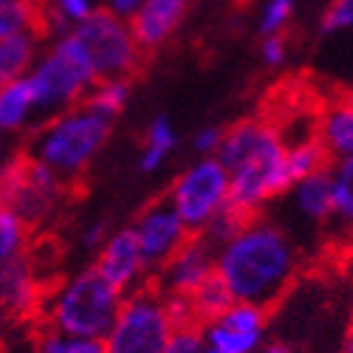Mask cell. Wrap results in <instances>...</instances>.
I'll return each mask as SVG.
<instances>
[{
    "mask_svg": "<svg viewBox=\"0 0 353 353\" xmlns=\"http://www.w3.org/2000/svg\"><path fill=\"white\" fill-rule=\"evenodd\" d=\"M269 328V308L232 300V305L201 325V336L207 347L221 353H257L266 339Z\"/></svg>",
    "mask_w": 353,
    "mask_h": 353,
    "instance_id": "cell-10",
    "label": "cell"
},
{
    "mask_svg": "<svg viewBox=\"0 0 353 353\" xmlns=\"http://www.w3.org/2000/svg\"><path fill=\"white\" fill-rule=\"evenodd\" d=\"M26 32H40L37 0H3L0 3V40Z\"/></svg>",
    "mask_w": 353,
    "mask_h": 353,
    "instance_id": "cell-25",
    "label": "cell"
},
{
    "mask_svg": "<svg viewBox=\"0 0 353 353\" xmlns=\"http://www.w3.org/2000/svg\"><path fill=\"white\" fill-rule=\"evenodd\" d=\"M328 156L325 150L319 147V141L314 136H305V139H288V147H285V170H288V179L291 184L300 181V179H308L314 172H322L328 170Z\"/></svg>",
    "mask_w": 353,
    "mask_h": 353,
    "instance_id": "cell-24",
    "label": "cell"
},
{
    "mask_svg": "<svg viewBox=\"0 0 353 353\" xmlns=\"http://www.w3.org/2000/svg\"><path fill=\"white\" fill-rule=\"evenodd\" d=\"M285 136L269 119H241L223 130L218 161L229 172V203L243 218H254L288 187Z\"/></svg>",
    "mask_w": 353,
    "mask_h": 353,
    "instance_id": "cell-2",
    "label": "cell"
},
{
    "mask_svg": "<svg viewBox=\"0 0 353 353\" xmlns=\"http://www.w3.org/2000/svg\"><path fill=\"white\" fill-rule=\"evenodd\" d=\"M350 331H353V325H350Z\"/></svg>",
    "mask_w": 353,
    "mask_h": 353,
    "instance_id": "cell-44",
    "label": "cell"
},
{
    "mask_svg": "<svg viewBox=\"0 0 353 353\" xmlns=\"http://www.w3.org/2000/svg\"><path fill=\"white\" fill-rule=\"evenodd\" d=\"M0 3H3V0H0Z\"/></svg>",
    "mask_w": 353,
    "mask_h": 353,
    "instance_id": "cell-45",
    "label": "cell"
},
{
    "mask_svg": "<svg viewBox=\"0 0 353 353\" xmlns=\"http://www.w3.org/2000/svg\"><path fill=\"white\" fill-rule=\"evenodd\" d=\"M260 60L269 68H283L288 60V40L285 34H266L260 40Z\"/></svg>",
    "mask_w": 353,
    "mask_h": 353,
    "instance_id": "cell-33",
    "label": "cell"
},
{
    "mask_svg": "<svg viewBox=\"0 0 353 353\" xmlns=\"http://www.w3.org/2000/svg\"><path fill=\"white\" fill-rule=\"evenodd\" d=\"M37 9H40V28H46L54 37L71 32L74 26L99 12L102 0H37Z\"/></svg>",
    "mask_w": 353,
    "mask_h": 353,
    "instance_id": "cell-20",
    "label": "cell"
},
{
    "mask_svg": "<svg viewBox=\"0 0 353 353\" xmlns=\"http://www.w3.org/2000/svg\"><path fill=\"white\" fill-rule=\"evenodd\" d=\"M179 147V130L167 119V116H156L150 119V125L144 128V139H141V150H139V167L141 172H159L170 156Z\"/></svg>",
    "mask_w": 353,
    "mask_h": 353,
    "instance_id": "cell-19",
    "label": "cell"
},
{
    "mask_svg": "<svg viewBox=\"0 0 353 353\" xmlns=\"http://www.w3.org/2000/svg\"><path fill=\"white\" fill-rule=\"evenodd\" d=\"M319 32L325 37L353 34V0H331L325 14H322Z\"/></svg>",
    "mask_w": 353,
    "mask_h": 353,
    "instance_id": "cell-31",
    "label": "cell"
},
{
    "mask_svg": "<svg viewBox=\"0 0 353 353\" xmlns=\"http://www.w3.org/2000/svg\"><path fill=\"white\" fill-rule=\"evenodd\" d=\"M130 232L141 249V257L147 263V269H150V274H156L164 263L192 238L184 221L179 218V212L167 203V198L153 201L150 207H144L136 215V221L130 223Z\"/></svg>",
    "mask_w": 353,
    "mask_h": 353,
    "instance_id": "cell-11",
    "label": "cell"
},
{
    "mask_svg": "<svg viewBox=\"0 0 353 353\" xmlns=\"http://www.w3.org/2000/svg\"><path fill=\"white\" fill-rule=\"evenodd\" d=\"M26 238H28V226L9 207L0 203V257L9 260L14 254H23Z\"/></svg>",
    "mask_w": 353,
    "mask_h": 353,
    "instance_id": "cell-29",
    "label": "cell"
},
{
    "mask_svg": "<svg viewBox=\"0 0 353 353\" xmlns=\"http://www.w3.org/2000/svg\"><path fill=\"white\" fill-rule=\"evenodd\" d=\"M3 353H32V342H28V347H9Z\"/></svg>",
    "mask_w": 353,
    "mask_h": 353,
    "instance_id": "cell-40",
    "label": "cell"
},
{
    "mask_svg": "<svg viewBox=\"0 0 353 353\" xmlns=\"http://www.w3.org/2000/svg\"><path fill=\"white\" fill-rule=\"evenodd\" d=\"M257 353H291L285 345H280V342H272V345H263Z\"/></svg>",
    "mask_w": 353,
    "mask_h": 353,
    "instance_id": "cell-37",
    "label": "cell"
},
{
    "mask_svg": "<svg viewBox=\"0 0 353 353\" xmlns=\"http://www.w3.org/2000/svg\"><path fill=\"white\" fill-rule=\"evenodd\" d=\"M40 32H26L0 40V85L23 79L40 54Z\"/></svg>",
    "mask_w": 353,
    "mask_h": 353,
    "instance_id": "cell-21",
    "label": "cell"
},
{
    "mask_svg": "<svg viewBox=\"0 0 353 353\" xmlns=\"http://www.w3.org/2000/svg\"><path fill=\"white\" fill-rule=\"evenodd\" d=\"M167 203L179 212L190 234H201L207 223L229 207V172L226 167L210 156L190 161L172 179L167 190Z\"/></svg>",
    "mask_w": 353,
    "mask_h": 353,
    "instance_id": "cell-8",
    "label": "cell"
},
{
    "mask_svg": "<svg viewBox=\"0 0 353 353\" xmlns=\"http://www.w3.org/2000/svg\"><path fill=\"white\" fill-rule=\"evenodd\" d=\"M43 285L34 263L26 254H14L0 263V316L23 319L40 311Z\"/></svg>",
    "mask_w": 353,
    "mask_h": 353,
    "instance_id": "cell-14",
    "label": "cell"
},
{
    "mask_svg": "<svg viewBox=\"0 0 353 353\" xmlns=\"http://www.w3.org/2000/svg\"><path fill=\"white\" fill-rule=\"evenodd\" d=\"M0 263H3V257H0Z\"/></svg>",
    "mask_w": 353,
    "mask_h": 353,
    "instance_id": "cell-43",
    "label": "cell"
},
{
    "mask_svg": "<svg viewBox=\"0 0 353 353\" xmlns=\"http://www.w3.org/2000/svg\"><path fill=\"white\" fill-rule=\"evenodd\" d=\"M187 12H190V0H144L128 17V23L141 51H156L179 34Z\"/></svg>",
    "mask_w": 353,
    "mask_h": 353,
    "instance_id": "cell-15",
    "label": "cell"
},
{
    "mask_svg": "<svg viewBox=\"0 0 353 353\" xmlns=\"http://www.w3.org/2000/svg\"><path fill=\"white\" fill-rule=\"evenodd\" d=\"M94 63L88 57L85 46L74 32L54 34L37 54L26 74V82L32 88L40 119L54 113H63L74 105H82L88 91L97 82Z\"/></svg>",
    "mask_w": 353,
    "mask_h": 353,
    "instance_id": "cell-5",
    "label": "cell"
},
{
    "mask_svg": "<svg viewBox=\"0 0 353 353\" xmlns=\"http://www.w3.org/2000/svg\"><path fill=\"white\" fill-rule=\"evenodd\" d=\"M288 212L300 223L308 226H325L334 221V203H331V184H328V170L314 172L308 179L294 181L285 192Z\"/></svg>",
    "mask_w": 353,
    "mask_h": 353,
    "instance_id": "cell-16",
    "label": "cell"
},
{
    "mask_svg": "<svg viewBox=\"0 0 353 353\" xmlns=\"http://www.w3.org/2000/svg\"><path fill=\"white\" fill-rule=\"evenodd\" d=\"M212 274H215V249L192 234L153 277H156V288L164 297H192Z\"/></svg>",
    "mask_w": 353,
    "mask_h": 353,
    "instance_id": "cell-13",
    "label": "cell"
},
{
    "mask_svg": "<svg viewBox=\"0 0 353 353\" xmlns=\"http://www.w3.org/2000/svg\"><path fill=\"white\" fill-rule=\"evenodd\" d=\"M130 97H133V85L128 77H99L91 91H88L85 105H91L97 113L113 122L130 105Z\"/></svg>",
    "mask_w": 353,
    "mask_h": 353,
    "instance_id": "cell-23",
    "label": "cell"
},
{
    "mask_svg": "<svg viewBox=\"0 0 353 353\" xmlns=\"http://www.w3.org/2000/svg\"><path fill=\"white\" fill-rule=\"evenodd\" d=\"M300 272V249L285 226L272 218H246L215 249V277L232 300L269 308L291 288Z\"/></svg>",
    "mask_w": 353,
    "mask_h": 353,
    "instance_id": "cell-1",
    "label": "cell"
},
{
    "mask_svg": "<svg viewBox=\"0 0 353 353\" xmlns=\"http://www.w3.org/2000/svg\"><path fill=\"white\" fill-rule=\"evenodd\" d=\"M297 9V0H263L257 12V32L266 34H285V28Z\"/></svg>",
    "mask_w": 353,
    "mask_h": 353,
    "instance_id": "cell-28",
    "label": "cell"
},
{
    "mask_svg": "<svg viewBox=\"0 0 353 353\" xmlns=\"http://www.w3.org/2000/svg\"><path fill=\"white\" fill-rule=\"evenodd\" d=\"M203 350H207V342L201 336V325H179L161 353H203Z\"/></svg>",
    "mask_w": 353,
    "mask_h": 353,
    "instance_id": "cell-32",
    "label": "cell"
},
{
    "mask_svg": "<svg viewBox=\"0 0 353 353\" xmlns=\"http://www.w3.org/2000/svg\"><path fill=\"white\" fill-rule=\"evenodd\" d=\"M144 0H102V9H108L110 14H119V17H130Z\"/></svg>",
    "mask_w": 353,
    "mask_h": 353,
    "instance_id": "cell-36",
    "label": "cell"
},
{
    "mask_svg": "<svg viewBox=\"0 0 353 353\" xmlns=\"http://www.w3.org/2000/svg\"><path fill=\"white\" fill-rule=\"evenodd\" d=\"M113 122L91 105H74L63 113L46 116L32 136L28 156L57 172L65 184L82 179L99 159L110 139Z\"/></svg>",
    "mask_w": 353,
    "mask_h": 353,
    "instance_id": "cell-3",
    "label": "cell"
},
{
    "mask_svg": "<svg viewBox=\"0 0 353 353\" xmlns=\"http://www.w3.org/2000/svg\"><path fill=\"white\" fill-rule=\"evenodd\" d=\"M347 102H350V105H353V91H350V94H347Z\"/></svg>",
    "mask_w": 353,
    "mask_h": 353,
    "instance_id": "cell-42",
    "label": "cell"
},
{
    "mask_svg": "<svg viewBox=\"0 0 353 353\" xmlns=\"http://www.w3.org/2000/svg\"><path fill=\"white\" fill-rule=\"evenodd\" d=\"M37 122H40V110L26 77L9 85H0V133L3 136L26 133Z\"/></svg>",
    "mask_w": 353,
    "mask_h": 353,
    "instance_id": "cell-18",
    "label": "cell"
},
{
    "mask_svg": "<svg viewBox=\"0 0 353 353\" xmlns=\"http://www.w3.org/2000/svg\"><path fill=\"white\" fill-rule=\"evenodd\" d=\"M3 159H6V136L0 133V164H3Z\"/></svg>",
    "mask_w": 353,
    "mask_h": 353,
    "instance_id": "cell-39",
    "label": "cell"
},
{
    "mask_svg": "<svg viewBox=\"0 0 353 353\" xmlns=\"http://www.w3.org/2000/svg\"><path fill=\"white\" fill-rule=\"evenodd\" d=\"M94 269L113 285L119 288L122 294H130V291H139L150 283V269L141 257V249L133 238L130 226L125 229H116L108 234V241L97 249V257H94Z\"/></svg>",
    "mask_w": 353,
    "mask_h": 353,
    "instance_id": "cell-12",
    "label": "cell"
},
{
    "mask_svg": "<svg viewBox=\"0 0 353 353\" xmlns=\"http://www.w3.org/2000/svg\"><path fill=\"white\" fill-rule=\"evenodd\" d=\"M328 184H331L334 221L342 229L353 232V156L328 164Z\"/></svg>",
    "mask_w": 353,
    "mask_h": 353,
    "instance_id": "cell-22",
    "label": "cell"
},
{
    "mask_svg": "<svg viewBox=\"0 0 353 353\" xmlns=\"http://www.w3.org/2000/svg\"><path fill=\"white\" fill-rule=\"evenodd\" d=\"M175 328L167 297L156 285H144L125 294L113 325L102 336V347L105 353H161Z\"/></svg>",
    "mask_w": 353,
    "mask_h": 353,
    "instance_id": "cell-6",
    "label": "cell"
},
{
    "mask_svg": "<svg viewBox=\"0 0 353 353\" xmlns=\"http://www.w3.org/2000/svg\"><path fill=\"white\" fill-rule=\"evenodd\" d=\"M342 353H353V331L347 334V339H345V345H342Z\"/></svg>",
    "mask_w": 353,
    "mask_h": 353,
    "instance_id": "cell-38",
    "label": "cell"
},
{
    "mask_svg": "<svg viewBox=\"0 0 353 353\" xmlns=\"http://www.w3.org/2000/svg\"><path fill=\"white\" fill-rule=\"evenodd\" d=\"M229 305H232V297H229L226 285L215 274L190 297V308H192V316H195L198 325H203V322L221 316Z\"/></svg>",
    "mask_w": 353,
    "mask_h": 353,
    "instance_id": "cell-26",
    "label": "cell"
},
{
    "mask_svg": "<svg viewBox=\"0 0 353 353\" xmlns=\"http://www.w3.org/2000/svg\"><path fill=\"white\" fill-rule=\"evenodd\" d=\"M32 353H105L102 339L88 336H71L51 328H40L32 339Z\"/></svg>",
    "mask_w": 353,
    "mask_h": 353,
    "instance_id": "cell-27",
    "label": "cell"
},
{
    "mask_svg": "<svg viewBox=\"0 0 353 353\" xmlns=\"http://www.w3.org/2000/svg\"><path fill=\"white\" fill-rule=\"evenodd\" d=\"M108 234H110V229H108V223L105 221H91V223H85L82 229H79V246L82 249H88V252H94L97 254V249L108 241Z\"/></svg>",
    "mask_w": 353,
    "mask_h": 353,
    "instance_id": "cell-35",
    "label": "cell"
},
{
    "mask_svg": "<svg viewBox=\"0 0 353 353\" xmlns=\"http://www.w3.org/2000/svg\"><path fill=\"white\" fill-rule=\"evenodd\" d=\"M65 181L32 156H9L0 164V203L26 226H40L54 218L63 203Z\"/></svg>",
    "mask_w": 353,
    "mask_h": 353,
    "instance_id": "cell-7",
    "label": "cell"
},
{
    "mask_svg": "<svg viewBox=\"0 0 353 353\" xmlns=\"http://www.w3.org/2000/svg\"><path fill=\"white\" fill-rule=\"evenodd\" d=\"M71 32L85 46L97 77H128L130 79L133 71L141 65L144 51L133 37L130 23L119 14L99 9L79 26H74Z\"/></svg>",
    "mask_w": 353,
    "mask_h": 353,
    "instance_id": "cell-9",
    "label": "cell"
},
{
    "mask_svg": "<svg viewBox=\"0 0 353 353\" xmlns=\"http://www.w3.org/2000/svg\"><path fill=\"white\" fill-rule=\"evenodd\" d=\"M203 353H221V350H212V347H207V350H203Z\"/></svg>",
    "mask_w": 353,
    "mask_h": 353,
    "instance_id": "cell-41",
    "label": "cell"
},
{
    "mask_svg": "<svg viewBox=\"0 0 353 353\" xmlns=\"http://www.w3.org/2000/svg\"><path fill=\"white\" fill-rule=\"evenodd\" d=\"M243 221H246V218H243V215H241V212L229 203V207H226V210H221V212L207 223V229H203L201 234H195V238L207 241L212 249H218L221 243H226V241L232 238V234L243 226Z\"/></svg>",
    "mask_w": 353,
    "mask_h": 353,
    "instance_id": "cell-30",
    "label": "cell"
},
{
    "mask_svg": "<svg viewBox=\"0 0 353 353\" xmlns=\"http://www.w3.org/2000/svg\"><path fill=\"white\" fill-rule=\"evenodd\" d=\"M221 139H223V128H215V125H207V128L195 130V136H192V150H195V156H198V159L218 156Z\"/></svg>",
    "mask_w": 353,
    "mask_h": 353,
    "instance_id": "cell-34",
    "label": "cell"
},
{
    "mask_svg": "<svg viewBox=\"0 0 353 353\" xmlns=\"http://www.w3.org/2000/svg\"><path fill=\"white\" fill-rule=\"evenodd\" d=\"M122 300L125 294L119 288H113L94 266H88L68 274L54 288L43 291L37 314L43 328L71 336L102 339L119 314Z\"/></svg>",
    "mask_w": 353,
    "mask_h": 353,
    "instance_id": "cell-4",
    "label": "cell"
},
{
    "mask_svg": "<svg viewBox=\"0 0 353 353\" xmlns=\"http://www.w3.org/2000/svg\"><path fill=\"white\" fill-rule=\"evenodd\" d=\"M314 139L328 161L353 156V105L347 99L328 102L314 119Z\"/></svg>",
    "mask_w": 353,
    "mask_h": 353,
    "instance_id": "cell-17",
    "label": "cell"
}]
</instances>
